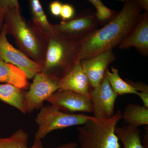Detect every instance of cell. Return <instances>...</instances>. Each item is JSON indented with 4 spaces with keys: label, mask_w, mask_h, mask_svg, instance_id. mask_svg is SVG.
Listing matches in <instances>:
<instances>
[{
    "label": "cell",
    "mask_w": 148,
    "mask_h": 148,
    "mask_svg": "<svg viewBox=\"0 0 148 148\" xmlns=\"http://www.w3.org/2000/svg\"><path fill=\"white\" fill-rule=\"evenodd\" d=\"M77 143H70L65 144L63 145L59 146L55 148H77L78 147ZM29 148H45L43 147L41 141L34 142L32 147Z\"/></svg>",
    "instance_id": "25"
},
{
    "label": "cell",
    "mask_w": 148,
    "mask_h": 148,
    "mask_svg": "<svg viewBox=\"0 0 148 148\" xmlns=\"http://www.w3.org/2000/svg\"><path fill=\"white\" fill-rule=\"evenodd\" d=\"M28 79L21 69L0 58V83L8 84L27 90L31 84Z\"/></svg>",
    "instance_id": "14"
},
{
    "label": "cell",
    "mask_w": 148,
    "mask_h": 148,
    "mask_svg": "<svg viewBox=\"0 0 148 148\" xmlns=\"http://www.w3.org/2000/svg\"><path fill=\"white\" fill-rule=\"evenodd\" d=\"M112 89L114 92L118 95L133 94L137 95L138 91L127 83L122 79L119 74L118 70L115 67H112L111 72L108 69L106 70L105 75Z\"/></svg>",
    "instance_id": "19"
},
{
    "label": "cell",
    "mask_w": 148,
    "mask_h": 148,
    "mask_svg": "<svg viewBox=\"0 0 148 148\" xmlns=\"http://www.w3.org/2000/svg\"><path fill=\"white\" fill-rule=\"evenodd\" d=\"M134 47L141 55L148 54V12L141 14L138 23L125 39L118 46L119 48L127 49Z\"/></svg>",
    "instance_id": "12"
},
{
    "label": "cell",
    "mask_w": 148,
    "mask_h": 148,
    "mask_svg": "<svg viewBox=\"0 0 148 148\" xmlns=\"http://www.w3.org/2000/svg\"><path fill=\"white\" fill-rule=\"evenodd\" d=\"M90 87L89 80L82 69L80 61L60 80V89L71 90L89 97L92 90Z\"/></svg>",
    "instance_id": "13"
},
{
    "label": "cell",
    "mask_w": 148,
    "mask_h": 148,
    "mask_svg": "<svg viewBox=\"0 0 148 148\" xmlns=\"http://www.w3.org/2000/svg\"><path fill=\"white\" fill-rule=\"evenodd\" d=\"M141 11L137 0L124 1L121 10L112 19L80 40L79 61L119 45L138 23Z\"/></svg>",
    "instance_id": "1"
},
{
    "label": "cell",
    "mask_w": 148,
    "mask_h": 148,
    "mask_svg": "<svg viewBox=\"0 0 148 148\" xmlns=\"http://www.w3.org/2000/svg\"><path fill=\"white\" fill-rule=\"evenodd\" d=\"M96 10L95 17L99 24H107L116 15L117 12L112 10L104 5L101 0H89Z\"/></svg>",
    "instance_id": "21"
},
{
    "label": "cell",
    "mask_w": 148,
    "mask_h": 148,
    "mask_svg": "<svg viewBox=\"0 0 148 148\" xmlns=\"http://www.w3.org/2000/svg\"><path fill=\"white\" fill-rule=\"evenodd\" d=\"M98 25L95 13L87 10L71 19L53 24L52 31L81 40L97 29Z\"/></svg>",
    "instance_id": "8"
},
{
    "label": "cell",
    "mask_w": 148,
    "mask_h": 148,
    "mask_svg": "<svg viewBox=\"0 0 148 148\" xmlns=\"http://www.w3.org/2000/svg\"><path fill=\"white\" fill-rule=\"evenodd\" d=\"M0 31V58L6 63L12 64L21 69L28 79L33 78L36 74L41 73L42 68L41 64L32 60L10 43L4 24Z\"/></svg>",
    "instance_id": "7"
},
{
    "label": "cell",
    "mask_w": 148,
    "mask_h": 148,
    "mask_svg": "<svg viewBox=\"0 0 148 148\" xmlns=\"http://www.w3.org/2000/svg\"><path fill=\"white\" fill-rule=\"evenodd\" d=\"M61 79L42 73L36 74L24 98L26 112L31 114L43 106L44 102L60 89Z\"/></svg>",
    "instance_id": "6"
},
{
    "label": "cell",
    "mask_w": 148,
    "mask_h": 148,
    "mask_svg": "<svg viewBox=\"0 0 148 148\" xmlns=\"http://www.w3.org/2000/svg\"><path fill=\"white\" fill-rule=\"evenodd\" d=\"M137 95L141 98L144 104V106L148 108V92H138Z\"/></svg>",
    "instance_id": "26"
},
{
    "label": "cell",
    "mask_w": 148,
    "mask_h": 148,
    "mask_svg": "<svg viewBox=\"0 0 148 148\" xmlns=\"http://www.w3.org/2000/svg\"><path fill=\"white\" fill-rule=\"evenodd\" d=\"M3 23L7 34L13 37L19 50L43 66L47 37L23 16L18 1L0 0V25Z\"/></svg>",
    "instance_id": "2"
},
{
    "label": "cell",
    "mask_w": 148,
    "mask_h": 148,
    "mask_svg": "<svg viewBox=\"0 0 148 148\" xmlns=\"http://www.w3.org/2000/svg\"><path fill=\"white\" fill-rule=\"evenodd\" d=\"M141 9H144L145 12H148V0H137Z\"/></svg>",
    "instance_id": "27"
},
{
    "label": "cell",
    "mask_w": 148,
    "mask_h": 148,
    "mask_svg": "<svg viewBox=\"0 0 148 148\" xmlns=\"http://www.w3.org/2000/svg\"><path fill=\"white\" fill-rule=\"evenodd\" d=\"M114 132L124 148H145L141 140V131L138 127L128 125L116 126Z\"/></svg>",
    "instance_id": "17"
},
{
    "label": "cell",
    "mask_w": 148,
    "mask_h": 148,
    "mask_svg": "<svg viewBox=\"0 0 148 148\" xmlns=\"http://www.w3.org/2000/svg\"><path fill=\"white\" fill-rule=\"evenodd\" d=\"M80 40L52 31L41 73L59 79L69 73L80 61Z\"/></svg>",
    "instance_id": "3"
},
{
    "label": "cell",
    "mask_w": 148,
    "mask_h": 148,
    "mask_svg": "<svg viewBox=\"0 0 148 148\" xmlns=\"http://www.w3.org/2000/svg\"><path fill=\"white\" fill-rule=\"evenodd\" d=\"M93 117L83 114L65 112L51 105L42 106L35 119L38 129L34 142L41 141L53 130L82 125Z\"/></svg>",
    "instance_id": "5"
},
{
    "label": "cell",
    "mask_w": 148,
    "mask_h": 148,
    "mask_svg": "<svg viewBox=\"0 0 148 148\" xmlns=\"http://www.w3.org/2000/svg\"><path fill=\"white\" fill-rule=\"evenodd\" d=\"M28 140V133L19 129L8 138H0V148H29Z\"/></svg>",
    "instance_id": "20"
},
{
    "label": "cell",
    "mask_w": 148,
    "mask_h": 148,
    "mask_svg": "<svg viewBox=\"0 0 148 148\" xmlns=\"http://www.w3.org/2000/svg\"><path fill=\"white\" fill-rule=\"evenodd\" d=\"M75 9L73 6L69 4H62L60 16L63 21H66L73 18L75 16Z\"/></svg>",
    "instance_id": "22"
},
{
    "label": "cell",
    "mask_w": 148,
    "mask_h": 148,
    "mask_svg": "<svg viewBox=\"0 0 148 148\" xmlns=\"http://www.w3.org/2000/svg\"><path fill=\"white\" fill-rule=\"evenodd\" d=\"M30 5L32 22L47 38L52 32L53 24L49 21L38 0H31Z\"/></svg>",
    "instance_id": "18"
},
{
    "label": "cell",
    "mask_w": 148,
    "mask_h": 148,
    "mask_svg": "<svg viewBox=\"0 0 148 148\" xmlns=\"http://www.w3.org/2000/svg\"><path fill=\"white\" fill-rule=\"evenodd\" d=\"M147 139H148V130H146L145 133V135H144L143 143L145 145V146H144L145 148H148V145L147 144Z\"/></svg>",
    "instance_id": "28"
},
{
    "label": "cell",
    "mask_w": 148,
    "mask_h": 148,
    "mask_svg": "<svg viewBox=\"0 0 148 148\" xmlns=\"http://www.w3.org/2000/svg\"><path fill=\"white\" fill-rule=\"evenodd\" d=\"M127 125L138 127L142 125H148V108L138 104H128L122 114V118Z\"/></svg>",
    "instance_id": "16"
},
{
    "label": "cell",
    "mask_w": 148,
    "mask_h": 148,
    "mask_svg": "<svg viewBox=\"0 0 148 148\" xmlns=\"http://www.w3.org/2000/svg\"><path fill=\"white\" fill-rule=\"evenodd\" d=\"M115 59L114 53L111 49L92 58L81 60L82 69L92 88L102 82L108 66Z\"/></svg>",
    "instance_id": "11"
},
{
    "label": "cell",
    "mask_w": 148,
    "mask_h": 148,
    "mask_svg": "<svg viewBox=\"0 0 148 148\" xmlns=\"http://www.w3.org/2000/svg\"><path fill=\"white\" fill-rule=\"evenodd\" d=\"M127 83L132 86L136 91H140V92H148V86L147 85L142 82H133L132 81L126 79Z\"/></svg>",
    "instance_id": "23"
},
{
    "label": "cell",
    "mask_w": 148,
    "mask_h": 148,
    "mask_svg": "<svg viewBox=\"0 0 148 148\" xmlns=\"http://www.w3.org/2000/svg\"><path fill=\"white\" fill-rule=\"evenodd\" d=\"M27 90L8 84L0 83V101L16 108L23 113H27L24 105Z\"/></svg>",
    "instance_id": "15"
},
{
    "label": "cell",
    "mask_w": 148,
    "mask_h": 148,
    "mask_svg": "<svg viewBox=\"0 0 148 148\" xmlns=\"http://www.w3.org/2000/svg\"><path fill=\"white\" fill-rule=\"evenodd\" d=\"M121 118V112L118 111L110 119L93 117L79 125L77 127L79 148H120L114 130Z\"/></svg>",
    "instance_id": "4"
},
{
    "label": "cell",
    "mask_w": 148,
    "mask_h": 148,
    "mask_svg": "<svg viewBox=\"0 0 148 148\" xmlns=\"http://www.w3.org/2000/svg\"><path fill=\"white\" fill-rule=\"evenodd\" d=\"M118 95L114 92L104 76L102 82L90 92V99L93 117L98 119H108L114 116L115 103Z\"/></svg>",
    "instance_id": "9"
},
{
    "label": "cell",
    "mask_w": 148,
    "mask_h": 148,
    "mask_svg": "<svg viewBox=\"0 0 148 148\" xmlns=\"http://www.w3.org/2000/svg\"><path fill=\"white\" fill-rule=\"evenodd\" d=\"M50 105L68 113L93 112L90 97L65 89H59L47 100Z\"/></svg>",
    "instance_id": "10"
},
{
    "label": "cell",
    "mask_w": 148,
    "mask_h": 148,
    "mask_svg": "<svg viewBox=\"0 0 148 148\" xmlns=\"http://www.w3.org/2000/svg\"><path fill=\"white\" fill-rule=\"evenodd\" d=\"M62 4L58 1H54L51 3L50 10L51 12L54 16H60Z\"/></svg>",
    "instance_id": "24"
}]
</instances>
